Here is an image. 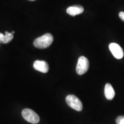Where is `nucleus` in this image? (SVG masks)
Segmentation results:
<instances>
[{
  "mask_svg": "<svg viewBox=\"0 0 124 124\" xmlns=\"http://www.w3.org/2000/svg\"><path fill=\"white\" fill-rule=\"evenodd\" d=\"M66 101L67 104L75 110L80 111L83 109V105H82V102L75 95H67L66 97Z\"/></svg>",
  "mask_w": 124,
  "mask_h": 124,
  "instance_id": "3",
  "label": "nucleus"
},
{
  "mask_svg": "<svg viewBox=\"0 0 124 124\" xmlns=\"http://www.w3.org/2000/svg\"><path fill=\"white\" fill-rule=\"evenodd\" d=\"M13 39V34L6 31L5 35L0 33V43L8 44Z\"/></svg>",
  "mask_w": 124,
  "mask_h": 124,
  "instance_id": "9",
  "label": "nucleus"
},
{
  "mask_svg": "<svg viewBox=\"0 0 124 124\" xmlns=\"http://www.w3.org/2000/svg\"><path fill=\"white\" fill-rule=\"evenodd\" d=\"M115 91L110 83H106L105 86V95L107 100H112L115 96Z\"/></svg>",
  "mask_w": 124,
  "mask_h": 124,
  "instance_id": "8",
  "label": "nucleus"
},
{
  "mask_svg": "<svg viewBox=\"0 0 124 124\" xmlns=\"http://www.w3.org/2000/svg\"><path fill=\"white\" fill-rule=\"evenodd\" d=\"M84 11V8L81 5H75L70 7L67 9V13L72 16H75L80 15Z\"/></svg>",
  "mask_w": 124,
  "mask_h": 124,
  "instance_id": "7",
  "label": "nucleus"
},
{
  "mask_svg": "<svg viewBox=\"0 0 124 124\" xmlns=\"http://www.w3.org/2000/svg\"><path fill=\"white\" fill-rule=\"evenodd\" d=\"M12 33H13V34H14V33H15V31H13V32H12Z\"/></svg>",
  "mask_w": 124,
  "mask_h": 124,
  "instance_id": "12",
  "label": "nucleus"
},
{
  "mask_svg": "<svg viewBox=\"0 0 124 124\" xmlns=\"http://www.w3.org/2000/svg\"><path fill=\"white\" fill-rule=\"evenodd\" d=\"M54 41V37L51 33H46L39 38L36 39L33 42L35 47L39 49L48 48L52 44Z\"/></svg>",
  "mask_w": 124,
  "mask_h": 124,
  "instance_id": "1",
  "label": "nucleus"
},
{
  "mask_svg": "<svg viewBox=\"0 0 124 124\" xmlns=\"http://www.w3.org/2000/svg\"><path fill=\"white\" fill-rule=\"evenodd\" d=\"M24 118L31 124H38L40 121V117L36 113L29 108H25L22 111Z\"/></svg>",
  "mask_w": 124,
  "mask_h": 124,
  "instance_id": "4",
  "label": "nucleus"
},
{
  "mask_svg": "<svg viewBox=\"0 0 124 124\" xmlns=\"http://www.w3.org/2000/svg\"><path fill=\"white\" fill-rule=\"evenodd\" d=\"M33 67L36 70L43 73H46L49 70L48 64L43 60H36L34 62Z\"/></svg>",
  "mask_w": 124,
  "mask_h": 124,
  "instance_id": "6",
  "label": "nucleus"
},
{
  "mask_svg": "<svg viewBox=\"0 0 124 124\" xmlns=\"http://www.w3.org/2000/svg\"><path fill=\"white\" fill-rule=\"evenodd\" d=\"M110 51H111V54L117 59H121L124 56V51L120 45L117 43H112L109 44L108 46Z\"/></svg>",
  "mask_w": 124,
  "mask_h": 124,
  "instance_id": "5",
  "label": "nucleus"
},
{
  "mask_svg": "<svg viewBox=\"0 0 124 124\" xmlns=\"http://www.w3.org/2000/svg\"><path fill=\"white\" fill-rule=\"evenodd\" d=\"M119 17L121 19L122 21H124V12H121L119 13Z\"/></svg>",
  "mask_w": 124,
  "mask_h": 124,
  "instance_id": "11",
  "label": "nucleus"
},
{
  "mask_svg": "<svg viewBox=\"0 0 124 124\" xmlns=\"http://www.w3.org/2000/svg\"><path fill=\"white\" fill-rule=\"evenodd\" d=\"M29 1H35V0H29Z\"/></svg>",
  "mask_w": 124,
  "mask_h": 124,
  "instance_id": "13",
  "label": "nucleus"
},
{
  "mask_svg": "<svg viewBox=\"0 0 124 124\" xmlns=\"http://www.w3.org/2000/svg\"><path fill=\"white\" fill-rule=\"evenodd\" d=\"M89 68V61L86 57L82 56L78 60L76 67L77 73L79 75H83L88 71Z\"/></svg>",
  "mask_w": 124,
  "mask_h": 124,
  "instance_id": "2",
  "label": "nucleus"
},
{
  "mask_svg": "<svg viewBox=\"0 0 124 124\" xmlns=\"http://www.w3.org/2000/svg\"><path fill=\"white\" fill-rule=\"evenodd\" d=\"M117 124H124V116H118L116 120Z\"/></svg>",
  "mask_w": 124,
  "mask_h": 124,
  "instance_id": "10",
  "label": "nucleus"
}]
</instances>
